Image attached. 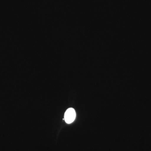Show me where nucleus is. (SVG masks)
<instances>
[{
	"instance_id": "obj_1",
	"label": "nucleus",
	"mask_w": 151,
	"mask_h": 151,
	"mask_svg": "<svg viewBox=\"0 0 151 151\" xmlns=\"http://www.w3.org/2000/svg\"><path fill=\"white\" fill-rule=\"evenodd\" d=\"M76 116L75 110L72 108H68L64 115V120L68 124H70L74 121Z\"/></svg>"
}]
</instances>
